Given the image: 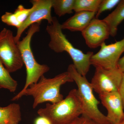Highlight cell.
Returning <instances> with one entry per match:
<instances>
[{
    "mask_svg": "<svg viewBox=\"0 0 124 124\" xmlns=\"http://www.w3.org/2000/svg\"><path fill=\"white\" fill-rule=\"evenodd\" d=\"M10 73L0 60V89H6L14 93L17 89L18 83Z\"/></svg>",
    "mask_w": 124,
    "mask_h": 124,
    "instance_id": "15",
    "label": "cell"
},
{
    "mask_svg": "<svg viewBox=\"0 0 124 124\" xmlns=\"http://www.w3.org/2000/svg\"><path fill=\"white\" fill-rule=\"evenodd\" d=\"M90 83L99 95L118 91L122 80V73L117 68L106 69L95 66Z\"/></svg>",
    "mask_w": 124,
    "mask_h": 124,
    "instance_id": "7",
    "label": "cell"
},
{
    "mask_svg": "<svg viewBox=\"0 0 124 124\" xmlns=\"http://www.w3.org/2000/svg\"><path fill=\"white\" fill-rule=\"evenodd\" d=\"M67 71L77 85L78 93L83 109L82 115L89 117L98 124H110L106 116L98 108L100 102L94 96L91 83L88 81L86 77L78 73L73 64L69 65Z\"/></svg>",
    "mask_w": 124,
    "mask_h": 124,
    "instance_id": "5",
    "label": "cell"
},
{
    "mask_svg": "<svg viewBox=\"0 0 124 124\" xmlns=\"http://www.w3.org/2000/svg\"><path fill=\"white\" fill-rule=\"evenodd\" d=\"M21 120L19 104L12 103L7 106L0 107V124H18Z\"/></svg>",
    "mask_w": 124,
    "mask_h": 124,
    "instance_id": "13",
    "label": "cell"
},
{
    "mask_svg": "<svg viewBox=\"0 0 124 124\" xmlns=\"http://www.w3.org/2000/svg\"><path fill=\"white\" fill-rule=\"evenodd\" d=\"M118 92L121 98L124 110V73H122V80Z\"/></svg>",
    "mask_w": 124,
    "mask_h": 124,
    "instance_id": "22",
    "label": "cell"
},
{
    "mask_svg": "<svg viewBox=\"0 0 124 124\" xmlns=\"http://www.w3.org/2000/svg\"><path fill=\"white\" fill-rule=\"evenodd\" d=\"M41 23L32 24L29 27L26 35L21 40L17 42L23 64L26 70V82L22 89L12 98L11 101L18 100L29 86L38 82L41 77L50 70L46 64H41L37 62L32 50L31 42L34 34L40 31Z\"/></svg>",
    "mask_w": 124,
    "mask_h": 124,
    "instance_id": "2",
    "label": "cell"
},
{
    "mask_svg": "<svg viewBox=\"0 0 124 124\" xmlns=\"http://www.w3.org/2000/svg\"><path fill=\"white\" fill-rule=\"evenodd\" d=\"M100 50L91 57V65L106 69L117 68L118 62L124 53V37L119 41L110 44L105 42L101 45Z\"/></svg>",
    "mask_w": 124,
    "mask_h": 124,
    "instance_id": "8",
    "label": "cell"
},
{
    "mask_svg": "<svg viewBox=\"0 0 124 124\" xmlns=\"http://www.w3.org/2000/svg\"><path fill=\"white\" fill-rule=\"evenodd\" d=\"M70 124H98L95 121L89 117L84 115L81 116L79 117L74 120Z\"/></svg>",
    "mask_w": 124,
    "mask_h": 124,
    "instance_id": "21",
    "label": "cell"
},
{
    "mask_svg": "<svg viewBox=\"0 0 124 124\" xmlns=\"http://www.w3.org/2000/svg\"><path fill=\"white\" fill-rule=\"evenodd\" d=\"M30 2L32 4V10L26 20L17 29L14 37L16 43L20 40L24 31L32 24L41 23L43 20H47L50 24L53 21L51 15L52 0H31Z\"/></svg>",
    "mask_w": 124,
    "mask_h": 124,
    "instance_id": "9",
    "label": "cell"
},
{
    "mask_svg": "<svg viewBox=\"0 0 124 124\" xmlns=\"http://www.w3.org/2000/svg\"><path fill=\"white\" fill-rule=\"evenodd\" d=\"M120 1V0H102L95 18H98L100 15L104 11L110 10L117 6Z\"/></svg>",
    "mask_w": 124,
    "mask_h": 124,
    "instance_id": "19",
    "label": "cell"
},
{
    "mask_svg": "<svg viewBox=\"0 0 124 124\" xmlns=\"http://www.w3.org/2000/svg\"><path fill=\"white\" fill-rule=\"evenodd\" d=\"M14 37L12 31L5 28L0 32V60L10 73L24 64Z\"/></svg>",
    "mask_w": 124,
    "mask_h": 124,
    "instance_id": "6",
    "label": "cell"
},
{
    "mask_svg": "<svg viewBox=\"0 0 124 124\" xmlns=\"http://www.w3.org/2000/svg\"><path fill=\"white\" fill-rule=\"evenodd\" d=\"M102 104L106 108V116L110 124H117L124 118V107L118 91L99 95Z\"/></svg>",
    "mask_w": 124,
    "mask_h": 124,
    "instance_id": "11",
    "label": "cell"
},
{
    "mask_svg": "<svg viewBox=\"0 0 124 124\" xmlns=\"http://www.w3.org/2000/svg\"><path fill=\"white\" fill-rule=\"evenodd\" d=\"M102 0H75L74 10L75 13L80 11L96 12Z\"/></svg>",
    "mask_w": 124,
    "mask_h": 124,
    "instance_id": "17",
    "label": "cell"
},
{
    "mask_svg": "<svg viewBox=\"0 0 124 124\" xmlns=\"http://www.w3.org/2000/svg\"><path fill=\"white\" fill-rule=\"evenodd\" d=\"M1 18L2 22L8 26L15 27L17 29L21 26V24L17 20L14 13L5 12V14L1 16Z\"/></svg>",
    "mask_w": 124,
    "mask_h": 124,
    "instance_id": "20",
    "label": "cell"
},
{
    "mask_svg": "<svg viewBox=\"0 0 124 124\" xmlns=\"http://www.w3.org/2000/svg\"><path fill=\"white\" fill-rule=\"evenodd\" d=\"M96 13L88 11L76 12L74 15L61 24L62 30L81 32L95 17Z\"/></svg>",
    "mask_w": 124,
    "mask_h": 124,
    "instance_id": "12",
    "label": "cell"
},
{
    "mask_svg": "<svg viewBox=\"0 0 124 124\" xmlns=\"http://www.w3.org/2000/svg\"><path fill=\"white\" fill-rule=\"evenodd\" d=\"M103 20L108 25L110 36L115 37L118 26L124 20V0L120 1L115 9Z\"/></svg>",
    "mask_w": 124,
    "mask_h": 124,
    "instance_id": "14",
    "label": "cell"
},
{
    "mask_svg": "<svg viewBox=\"0 0 124 124\" xmlns=\"http://www.w3.org/2000/svg\"><path fill=\"white\" fill-rule=\"evenodd\" d=\"M34 124H52L47 118L40 116L36 118L34 121Z\"/></svg>",
    "mask_w": 124,
    "mask_h": 124,
    "instance_id": "23",
    "label": "cell"
},
{
    "mask_svg": "<svg viewBox=\"0 0 124 124\" xmlns=\"http://www.w3.org/2000/svg\"><path fill=\"white\" fill-rule=\"evenodd\" d=\"M75 0H52V8L59 17L73 13Z\"/></svg>",
    "mask_w": 124,
    "mask_h": 124,
    "instance_id": "16",
    "label": "cell"
},
{
    "mask_svg": "<svg viewBox=\"0 0 124 124\" xmlns=\"http://www.w3.org/2000/svg\"><path fill=\"white\" fill-rule=\"evenodd\" d=\"M32 10V7L30 8H26L22 5H20L14 12L17 20L21 26L26 20Z\"/></svg>",
    "mask_w": 124,
    "mask_h": 124,
    "instance_id": "18",
    "label": "cell"
},
{
    "mask_svg": "<svg viewBox=\"0 0 124 124\" xmlns=\"http://www.w3.org/2000/svg\"><path fill=\"white\" fill-rule=\"evenodd\" d=\"M40 116L47 118L52 124H70L83 114L77 89L69 91L65 98L55 103H46L37 111Z\"/></svg>",
    "mask_w": 124,
    "mask_h": 124,
    "instance_id": "3",
    "label": "cell"
},
{
    "mask_svg": "<svg viewBox=\"0 0 124 124\" xmlns=\"http://www.w3.org/2000/svg\"><path fill=\"white\" fill-rule=\"evenodd\" d=\"M46 30L50 37V48L57 53L67 52L72 59L78 72L86 77L91 65L90 60L93 53L88 51L84 53L74 47L63 33L61 24L56 17H53L52 23L46 26Z\"/></svg>",
    "mask_w": 124,
    "mask_h": 124,
    "instance_id": "1",
    "label": "cell"
},
{
    "mask_svg": "<svg viewBox=\"0 0 124 124\" xmlns=\"http://www.w3.org/2000/svg\"><path fill=\"white\" fill-rule=\"evenodd\" d=\"M117 67L122 73H124V55L120 59L117 63Z\"/></svg>",
    "mask_w": 124,
    "mask_h": 124,
    "instance_id": "24",
    "label": "cell"
},
{
    "mask_svg": "<svg viewBox=\"0 0 124 124\" xmlns=\"http://www.w3.org/2000/svg\"><path fill=\"white\" fill-rule=\"evenodd\" d=\"M117 124H124V118L120 122H119V123Z\"/></svg>",
    "mask_w": 124,
    "mask_h": 124,
    "instance_id": "25",
    "label": "cell"
},
{
    "mask_svg": "<svg viewBox=\"0 0 124 124\" xmlns=\"http://www.w3.org/2000/svg\"><path fill=\"white\" fill-rule=\"evenodd\" d=\"M86 45L91 49L100 46L110 36L109 27L103 19L94 18L81 32Z\"/></svg>",
    "mask_w": 124,
    "mask_h": 124,
    "instance_id": "10",
    "label": "cell"
},
{
    "mask_svg": "<svg viewBox=\"0 0 124 124\" xmlns=\"http://www.w3.org/2000/svg\"><path fill=\"white\" fill-rule=\"evenodd\" d=\"M73 81L67 71L60 73L51 78L43 76L38 82L31 85L23 93L24 95L32 96L33 98L32 107L36 108L39 104L46 102L55 103L62 101L63 96L60 93L63 85Z\"/></svg>",
    "mask_w": 124,
    "mask_h": 124,
    "instance_id": "4",
    "label": "cell"
}]
</instances>
